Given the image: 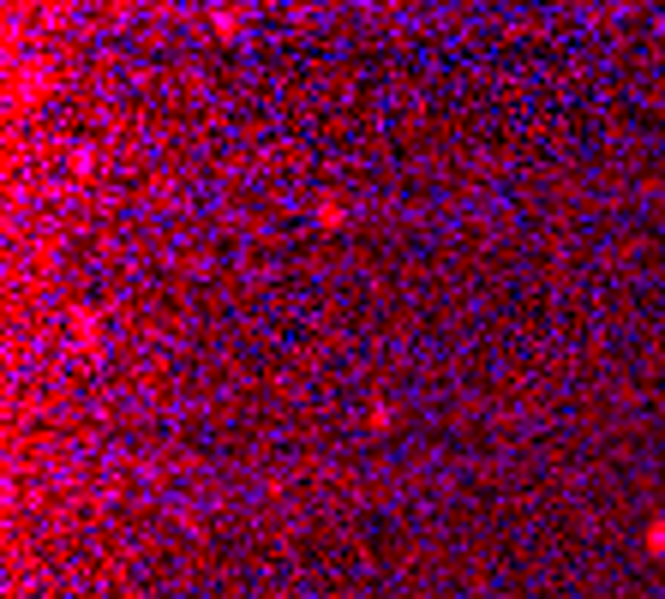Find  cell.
I'll return each instance as SVG.
<instances>
[{"label": "cell", "mask_w": 665, "mask_h": 599, "mask_svg": "<svg viewBox=\"0 0 665 599\" xmlns=\"http://www.w3.org/2000/svg\"><path fill=\"white\" fill-rule=\"evenodd\" d=\"M642 552H648V558H665V516H654V522L642 528Z\"/></svg>", "instance_id": "6da1fadb"}, {"label": "cell", "mask_w": 665, "mask_h": 599, "mask_svg": "<svg viewBox=\"0 0 665 599\" xmlns=\"http://www.w3.org/2000/svg\"><path fill=\"white\" fill-rule=\"evenodd\" d=\"M318 222H324V228H342V204H336V198H324V204H318Z\"/></svg>", "instance_id": "7a4b0ae2"}, {"label": "cell", "mask_w": 665, "mask_h": 599, "mask_svg": "<svg viewBox=\"0 0 665 599\" xmlns=\"http://www.w3.org/2000/svg\"><path fill=\"white\" fill-rule=\"evenodd\" d=\"M366 426H372V432H390V426H396V414H390V408H372V414H366Z\"/></svg>", "instance_id": "3957f363"}, {"label": "cell", "mask_w": 665, "mask_h": 599, "mask_svg": "<svg viewBox=\"0 0 665 599\" xmlns=\"http://www.w3.org/2000/svg\"><path fill=\"white\" fill-rule=\"evenodd\" d=\"M210 18H216V36H234V30H240V18H234V12H210Z\"/></svg>", "instance_id": "277c9868"}]
</instances>
